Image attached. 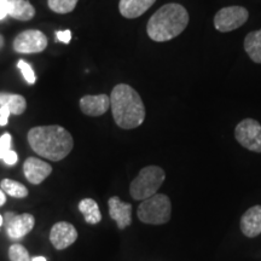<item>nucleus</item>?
I'll return each instance as SVG.
<instances>
[{
    "label": "nucleus",
    "mask_w": 261,
    "mask_h": 261,
    "mask_svg": "<svg viewBox=\"0 0 261 261\" xmlns=\"http://www.w3.org/2000/svg\"><path fill=\"white\" fill-rule=\"evenodd\" d=\"M244 50L250 60L261 64V29L248 33L244 39Z\"/></svg>",
    "instance_id": "obj_17"
},
{
    "label": "nucleus",
    "mask_w": 261,
    "mask_h": 261,
    "mask_svg": "<svg viewBox=\"0 0 261 261\" xmlns=\"http://www.w3.org/2000/svg\"><path fill=\"white\" fill-rule=\"evenodd\" d=\"M3 161H4V162L6 163V165L14 166L15 163L18 161V156H17V154H16V152L14 151V150H10L8 154H6V155L4 156V159H3Z\"/></svg>",
    "instance_id": "obj_27"
},
{
    "label": "nucleus",
    "mask_w": 261,
    "mask_h": 261,
    "mask_svg": "<svg viewBox=\"0 0 261 261\" xmlns=\"http://www.w3.org/2000/svg\"><path fill=\"white\" fill-rule=\"evenodd\" d=\"M10 261H32L27 248L22 244L15 243L9 248Z\"/></svg>",
    "instance_id": "obj_22"
},
{
    "label": "nucleus",
    "mask_w": 261,
    "mask_h": 261,
    "mask_svg": "<svg viewBox=\"0 0 261 261\" xmlns=\"http://www.w3.org/2000/svg\"><path fill=\"white\" fill-rule=\"evenodd\" d=\"M241 231L244 236L253 238L261 233V205L249 208L241 218Z\"/></svg>",
    "instance_id": "obj_14"
},
{
    "label": "nucleus",
    "mask_w": 261,
    "mask_h": 261,
    "mask_svg": "<svg viewBox=\"0 0 261 261\" xmlns=\"http://www.w3.org/2000/svg\"><path fill=\"white\" fill-rule=\"evenodd\" d=\"M2 106L8 107L10 113L14 115H21L27 109V100L21 94L0 92V107Z\"/></svg>",
    "instance_id": "obj_18"
},
{
    "label": "nucleus",
    "mask_w": 261,
    "mask_h": 261,
    "mask_svg": "<svg viewBox=\"0 0 261 261\" xmlns=\"http://www.w3.org/2000/svg\"><path fill=\"white\" fill-rule=\"evenodd\" d=\"M10 114H11V113H10L8 107H5V106L0 107V126L8 125Z\"/></svg>",
    "instance_id": "obj_26"
},
{
    "label": "nucleus",
    "mask_w": 261,
    "mask_h": 261,
    "mask_svg": "<svg viewBox=\"0 0 261 261\" xmlns=\"http://www.w3.org/2000/svg\"><path fill=\"white\" fill-rule=\"evenodd\" d=\"M114 121L120 128H137L145 120V106L139 93L127 84H119L110 94Z\"/></svg>",
    "instance_id": "obj_2"
},
{
    "label": "nucleus",
    "mask_w": 261,
    "mask_h": 261,
    "mask_svg": "<svg viewBox=\"0 0 261 261\" xmlns=\"http://www.w3.org/2000/svg\"><path fill=\"white\" fill-rule=\"evenodd\" d=\"M4 225V218H3V215H0V226H3Z\"/></svg>",
    "instance_id": "obj_32"
},
{
    "label": "nucleus",
    "mask_w": 261,
    "mask_h": 261,
    "mask_svg": "<svg viewBox=\"0 0 261 261\" xmlns=\"http://www.w3.org/2000/svg\"><path fill=\"white\" fill-rule=\"evenodd\" d=\"M189 12L177 3H169L160 8L149 19L146 33L151 40L169 41L180 35L189 24Z\"/></svg>",
    "instance_id": "obj_3"
},
{
    "label": "nucleus",
    "mask_w": 261,
    "mask_h": 261,
    "mask_svg": "<svg viewBox=\"0 0 261 261\" xmlns=\"http://www.w3.org/2000/svg\"><path fill=\"white\" fill-rule=\"evenodd\" d=\"M5 202H6V194L2 190V188H0V207L4 205Z\"/></svg>",
    "instance_id": "obj_29"
},
{
    "label": "nucleus",
    "mask_w": 261,
    "mask_h": 261,
    "mask_svg": "<svg viewBox=\"0 0 261 261\" xmlns=\"http://www.w3.org/2000/svg\"><path fill=\"white\" fill-rule=\"evenodd\" d=\"M11 140L12 137L8 132L0 137V160L4 159V156L11 150Z\"/></svg>",
    "instance_id": "obj_24"
},
{
    "label": "nucleus",
    "mask_w": 261,
    "mask_h": 261,
    "mask_svg": "<svg viewBox=\"0 0 261 261\" xmlns=\"http://www.w3.org/2000/svg\"><path fill=\"white\" fill-rule=\"evenodd\" d=\"M4 45H5V39H4V37H3L2 34H0V50H2V48L4 47Z\"/></svg>",
    "instance_id": "obj_31"
},
{
    "label": "nucleus",
    "mask_w": 261,
    "mask_h": 261,
    "mask_svg": "<svg viewBox=\"0 0 261 261\" xmlns=\"http://www.w3.org/2000/svg\"><path fill=\"white\" fill-rule=\"evenodd\" d=\"M156 0H120L119 10L125 18H138L144 15Z\"/></svg>",
    "instance_id": "obj_15"
},
{
    "label": "nucleus",
    "mask_w": 261,
    "mask_h": 261,
    "mask_svg": "<svg viewBox=\"0 0 261 261\" xmlns=\"http://www.w3.org/2000/svg\"><path fill=\"white\" fill-rule=\"evenodd\" d=\"M17 67H18V69L21 70L24 80L27 81L28 84H31V85L35 84V81H37V76H35V73H34V70H33L31 64L27 63V62L23 60H21V61H18Z\"/></svg>",
    "instance_id": "obj_23"
},
{
    "label": "nucleus",
    "mask_w": 261,
    "mask_h": 261,
    "mask_svg": "<svg viewBox=\"0 0 261 261\" xmlns=\"http://www.w3.org/2000/svg\"><path fill=\"white\" fill-rule=\"evenodd\" d=\"M79 0H47V5L56 14H69L76 8Z\"/></svg>",
    "instance_id": "obj_21"
},
{
    "label": "nucleus",
    "mask_w": 261,
    "mask_h": 261,
    "mask_svg": "<svg viewBox=\"0 0 261 261\" xmlns=\"http://www.w3.org/2000/svg\"><path fill=\"white\" fill-rule=\"evenodd\" d=\"M23 173L33 185H39L52 173L51 165L38 158H28L23 163Z\"/></svg>",
    "instance_id": "obj_12"
},
{
    "label": "nucleus",
    "mask_w": 261,
    "mask_h": 261,
    "mask_svg": "<svg viewBox=\"0 0 261 261\" xmlns=\"http://www.w3.org/2000/svg\"><path fill=\"white\" fill-rule=\"evenodd\" d=\"M166 173L159 166H146L139 172L129 185L133 200L144 201L154 196L165 182Z\"/></svg>",
    "instance_id": "obj_4"
},
{
    "label": "nucleus",
    "mask_w": 261,
    "mask_h": 261,
    "mask_svg": "<svg viewBox=\"0 0 261 261\" xmlns=\"http://www.w3.org/2000/svg\"><path fill=\"white\" fill-rule=\"evenodd\" d=\"M0 188L5 192L6 195L11 196L15 198H25L29 194L28 189L24 187L21 182L12 180V179H3L0 182Z\"/></svg>",
    "instance_id": "obj_20"
},
{
    "label": "nucleus",
    "mask_w": 261,
    "mask_h": 261,
    "mask_svg": "<svg viewBox=\"0 0 261 261\" xmlns=\"http://www.w3.org/2000/svg\"><path fill=\"white\" fill-rule=\"evenodd\" d=\"M4 218L5 232L12 240H19L33 230L35 225L34 215L29 213L16 214L15 212H6Z\"/></svg>",
    "instance_id": "obj_9"
},
{
    "label": "nucleus",
    "mask_w": 261,
    "mask_h": 261,
    "mask_svg": "<svg viewBox=\"0 0 261 261\" xmlns=\"http://www.w3.org/2000/svg\"><path fill=\"white\" fill-rule=\"evenodd\" d=\"M8 16V0H0V21Z\"/></svg>",
    "instance_id": "obj_28"
},
{
    "label": "nucleus",
    "mask_w": 261,
    "mask_h": 261,
    "mask_svg": "<svg viewBox=\"0 0 261 261\" xmlns=\"http://www.w3.org/2000/svg\"><path fill=\"white\" fill-rule=\"evenodd\" d=\"M8 15L18 21H29L35 16V9L27 0H8Z\"/></svg>",
    "instance_id": "obj_16"
},
{
    "label": "nucleus",
    "mask_w": 261,
    "mask_h": 261,
    "mask_svg": "<svg viewBox=\"0 0 261 261\" xmlns=\"http://www.w3.org/2000/svg\"><path fill=\"white\" fill-rule=\"evenodd\" d=\"M47 37L38 29L19 33L14 40V50L18 54H40L47 47Z\"/></svg>",
    "instance_id": "obj_8"
},
{
    "label": "nucleus",
    "mask_w": 261,
    "mask_h": 261,
    "mask_svg": "<svg viewBox=\"0 0 261 261\" xmlns=\"http://www.w3.org/2000/svg\"><path fill=\"white\" fill-rule=\"evenodd\" d=\"M80 109L87 116H102L110 108V96L86 94L80 99Z\"/></svg>",
    "instance_id": "obj_13"
},
{
    "label": "nucleus",
    "mask_w": 261,
    "mask_h": 261,
    "mask_svg": "<svg viewBox=\"0 0 261 261\" xmlns=\"http://www.w3.org/2000/svg\"><path fill=\"white\" fill-rule=\"evenodd\" d=\"M56 39L63 44H69L71 40V32L70 31H58L56 32Z\"/></svg>",
    "instance_id": "obj_25"
},
{
    "label": "nucleus",
    "mask_w": 261,
    "mask_h": 261,
    "mask_svg": "<svg viewBox=\"0 0 261 261\" xmlns=\"http://www.w3.org/2000/svg\"><path fill=\"white\" fill-rule=\"evenodd\" d=\"M79 211L83 214L85 221L87 224L96 225L102 220V213H100L98 203L92 198H84L79 202Z\"/></svg>",
    "instance_id": "obj_19"
},
{
    "label": "nucleus",
    "mask_w": 261,
    "mask_h": 261,
    "mask_svg": "<svg viewBox=\"0 0 261 261\" xmlns=\"http://www.w3.org/2000/svg\"><path fill=\"white\" fill-rule=\"evenodd\" d=\"M27 139L35 154L55 162L67 158L74 146L70 133L58 125L33 127Z\"/></svg>",
    "instance_id": "obj_1"
},
{
    "label": "nucleus",
    "mask_w": 261,
    "mask_h": 261,
    "mask_svg": "<svg viewBox=\"0 0 261 261\" xmlns=\"http://www.w3.org/2000/svg\"><path fill=\"white\" fill-rule=\"evenodd\" d=\"M249 12L243 6H226L220 9L214 16V27L221 33L236 31L246 23Z\"/></svg>",
    "instance_id": "obj_6"
},
{
    "label": "nucleus",
    "mask_w": 261,
    "mask_h": 261,
    "mask_svg": "<svg viewBox=\"0 0 261 261\" xmlns=\"http://www.w3.org/2000/svg\"><path fill=\"white\" fill-rule=\"evenodd\" d=\"M32 261H47V260H46V257H44V256H35V257H33Z\"/></svg>",
    "instance_id": "obj_30"
},
{
    "label": "nucleus",
    "mask_w": 261,
    "mask_h": 261,
    "mask_svg": "<svg viewBox=\"0 0 261 261\" xmlns=\"http://www.w3.org/2000/svg\"><path fill=\"white\" fill-rule=\"evenodd\" d=\"M109 215L115 221L120 230H125L132 224V204L122 202L120 197L113 196L108 201Z\"/></svg>",
    "instance_id": "obj_11"
},
{
    "label": "nucleus",
    "mask_w": 261,
    "mask_h": 261,
    "mask_svg": "<svg viewBox=\"0 0 261 261\" xmlns=\"http://www.w3.org/2000/svg\"><path fill=\"white\" fill-rule=\"evenodd\" d=\"M137 215L144 224L163 225L168 223L172 215L171 200L165 194H155L139 204Z\"/></svg>",
    "instance_id": "obj_5"
},
{
    "label": "nucleus",
    "mask_w": 261,
    "mask_h": 261,
    "mask_svg": "<svg viewBox=\"0 0 261 261\" xmlns=\"http://www.w3.org/2000/svg\"><path fill=\"white\" fill-rule=\"evenodd\" d=\"M77 240V231L73 224L60 221L51 227L50 242L57 250L67 249Z\"/></svg>",
    "instance_id": "obj_10"
},
{
    "label": "nucleus",
    "mask_w": 261,
    "mask_h": 261,
    "mask_svg": "<svg viewBox=\"0 0 261 261\" xmlns=\"http://www.w3.org/2000/svg\"><path fill=\"white\" fill-rule=\"evenodd\" d=\"M234 138L243 148L261 152V125L254 119H244L236 126Z\"/></svg>",
    "instance_id": "obj_7"
}]
</instances>
